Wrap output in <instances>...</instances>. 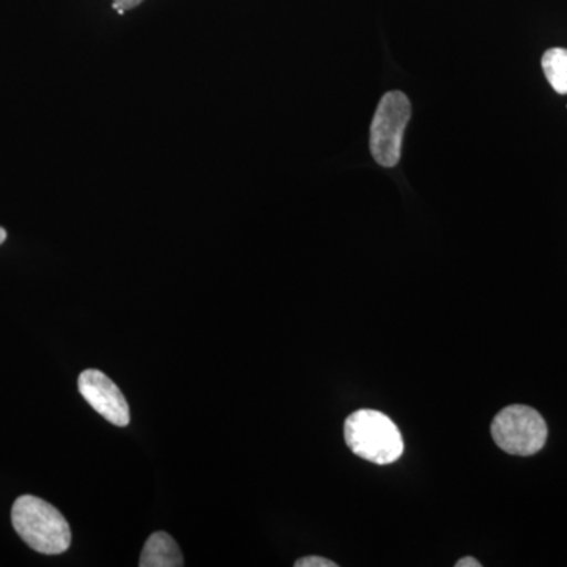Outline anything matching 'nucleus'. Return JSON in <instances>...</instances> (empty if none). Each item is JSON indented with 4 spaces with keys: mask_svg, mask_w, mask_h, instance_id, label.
<instances>
[{
    "mask_svg": "<svg viewBox=\"0 0 567 567\" xmlns=\"http://www.w3.org/2000/svg\"><path fill=\"white\" fill-rule=\"evenodd\" d=\"M11 522L21 539L39 554L59 555L69 550V522L61 511L39 496H20L11 509Z\"/></svg>",
    "mask_w": 567,
    "mask_h": 567,
    "instance_id": "obj_1",
    "label": "nucleus"
},
{
    "mask_svg": "<svg viewBox=\"0 0 567 567\" xmlns=\"http://www.w3.org/2000/svg\"><path fill=\"white\" fill-rule=\"evenodd\" d=\"M344 436L354 456L372 464H393L404 454V440L398 425L377 410H358L347 417Z\"/></svg>",
    "mask_w": 567,
    "mask_h": 567,
    "instance_id": "obj_2",
    "label": "nucleus"
},
{
    "mask_svg": "<svg viewBox=\"0 0 567 567\" xmlns=\"http://www.w3.org/2000/svg\"><path fill=\"white\" fill-rule=\"evenodd\" d=\"M412 117V103L401 91L386 92L372 118L369 148L382 167H395L401 162L402 142Z\"/></svg>",
    "mask_w": 567,
    "mask_h": 567,
    "instance_id": "obj_3",
    "label": "nucleus"
},
{
    "mask_svg": "<svg viewBox=\"0 0 567 567\" xmlns=\"http://www.w3.org/2000/svg\"><path fill=\"white\" fill-rule=\"evenodd\" d=\"M492 436L499 450L511 456H535L546 446L548 429L537 410L527 405H509L492 421Z\"/></svg>",
    "mask_w": 567,
    "mask_h": 567,
    "instance_id": "obj_4",
    "label": "nucleus"
},
{
    "mask_svg": "<svg viewBox=\"0 0 567 567\" xmlns=\"http://www.w3.org/2000/svg\"><path fill=\"white\" fill-rule=\"evenodd\" d=\"M78 388L82 398L104 420L118 427L130 424V405L118 386L99 369L81 372Z\"/></svg>",
    "mask_w": 567,
    "mask_h": 567,
    "instance_id": "obj_5",
    "label": "nucleus"
},
{
    "mask_svg": "<svg viewBox=\"0 0 567 567\" xmlns=\"http://www.w3.org/2000/svg\"><path fill=\"white\" fill-rule=\"evenodd\" d=\"M183 555L174 537L164 532L153 533L141 554V567H182Z\"/></svg>",
    "mask_w": 567,
    "mask_h": 567,
    "instance_id": "obj_6",
    "label": "nucleus"
},
{
    "mask_svg": "<svg viewBox=\"0 0 567 567\" xmlns=\"http://www.w3.org/2000/svg\"><path fill=\"white\" fill-rule=\"evenodd\" d=\"M543 70L551 89L559 95H567V50L551 48L544 52Z\"/></svg>",
    "mask_w": 567,
    "mask_h": 567,
    "instance_id": "obj_7",
    "label": "nucleus"
},
{
    "mask_svg": "<svg viewBox=\"0 0 567 567\" xmlns=\"http://www.w3.org/2000/svg\"><path fill=\"white\" fill-rule=\"evenodd\" d=\"M295 567H338L336 563L322 557H305L295 563Z\"/></svg>",
    "mask_w": 567,
    "mask_h": 567,
    "instance_id": "obj_8",
    "label": "nucleus"
},
{
    "mask_svg": "<svg viewBox=\"0 0 567 567\" xmlns=\"http://www.w3.org/2000/svg\"><path fill=\"white\" fill-rule=\"evenodd\" d=\"M144 0H112V9L118 14H125V11L136 9Z\"/></svg>",
    "mask_w": 567,
    "mask_h": 567,
    "instance_id": "obj_9",
    "label": "nucleus"
},
{
    "mask_svg": "<svg viewBox=\"0 0 567 567\" xmlns=\"http://www.w3.org/2000/svg\"><path fill=\"white\" fill-rule=\"evenodd\" d=\"M456 567H481V563L472 557L458 559Z\"/></svg>",
    "mask_w": 567,
    "mask_h": 567,
    "instance_id": "obj_10",
    "label": "nucleus"
},
{
    "mask_svg": "<svg viewBox=\"0 0 567 567\" xmlns=\"http://www.w3.org/2000/svg\"><path fill=\"white\" fill-rule=\"evenodd\" d=\"M7 240V233H6V229H2V227H0V245L3 244V241Z\"/></svg>",
    "mask_w": 567,
    "mask_h": 567,
    "instance_id": "obj_11",
    "label": "nucleus"
}]
</instances>
